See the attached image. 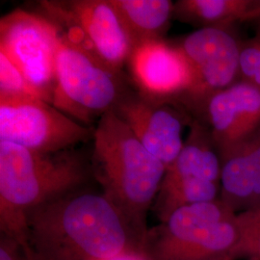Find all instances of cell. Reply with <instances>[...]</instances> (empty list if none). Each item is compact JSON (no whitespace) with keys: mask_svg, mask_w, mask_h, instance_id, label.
I'll return each instance as SVG.
<instances>
[{"mask_svg":"<svg viewBox=\"0 0 260 260\" xmlns=\"http://www.w3.org/2000/svg\"><path fill=\"white\" fill-rule=\"evenodd\" d=\"M36 260H103L145 246L124 214L83 187L41 205L28 217Z\"/></svg>","mask_w":260,"mask_h":260,"instance_id":"6da1fadb","label":"cell"},{"mask_svg":"<svg viewBox=\"0 0 260 260\" xmlns=\"http://www.w3.org/2000/svg\"><path fill=\"white\" fill-rule=\"evenodd\" d=\"M93 176L90 159L71 149L56 153L35 152L0 142L1 234L19 243L36 260L28 237V217L38 207L82 188Z\"/></svg>","mask_w":260,"mask_h":260,"instance_id":"7a4b0ae2","label":"cell"},{"mask_svg":"<svg viewBox=\"0 0 260 260\" xmlns=\"http://www.w3.org/2000/svg\"><path fill=\"white\" fill-rule=\"evenodd\" d=\"M90 158L93 177L145 241L147 215L157 197L166 166L146 149L132 131L107 112L96 122Z\"/></svg>","mask_w":260,"mask_h":260,"instance_id":"3957f363","label":"cell"},{"mask_svg":"<svg viewBox=\"0 0 260 260\" xmlns=\"http://www.w3.org/2000/svg\"><path fill=\"white\" fill-rule=\"evenodd\" d=\"M238 237L237 214L218 199L174 211L149 231L145 249L152 260H233Z\"/></svg>","mask_w":260,"mask_h":260,"instance_id":"277c9868","label":"cell"},{"mask_svg":"<svg viewBox=\"0 0 260 260\" xmlns=\"http://www.w3.org/2000/svg\"><path fill=\"white\" fill-rule=\"evenodd\" d=\"M129 88L124 74L109 69L60 32L54 107L86 126H93L113 111Z\"/></svg>","mask_w":260,"mask_h":260,"instance_id":"5b68a950","label":"cell"},{"mask_svg":"<svg viewBox=\"0 0 260 260\" xmlns=\"http://www.w3.org/2000/svg\"><path fill=\"white\" fill-rule=\"evenodd\" d=\"M39 7L71 42L123 74L134 44L111 0H44Z\"/></svg>","mask_w":260,"mask_h":260,"instance_id":"8992f818","label":"cell"},{"mask_svg":"<svg viewBox=\"0 0 260 260\" xmlns=\"http://www.w3.org/2000/svg\"><path fill=\"white\" fill-rule=\"evenodd\" d=\"M94 130L45 101L0 95V142L56 153L93 140Z\"/></svg>","mask_w":260,"mask_h":260,"instance_id":"52a82bcc","label":"cell"},{"mask_svg":"<svg viewBox=\"0 0 260 260\" xmlns=\"http://www.w3.org/2000/svg\"><path fill=\"white\" fill-rule=\"evenodd\" d=\"M59 38V29L41 13L15 10L0 20V51L50 104L55 90Z\"/></svg>","mask_w":260,"mask_h":260,"instance_id":"ba28073f","label":"cell"},{"mask_svg":"<svg viewBox=\"0 0 260 260\" xmlns=\"http://www.w3.org/2000/svg\"><path fill=\"white\" fill-rule=\"evenodd\" d=\"M177 44L193 74L183 106L196 118L212 94L240 79L242 41L233 28H200Z\"/></svg>","mask_w":260,"mask_h":260,"instance_id":"9c48e42d","label":"cell"},{"mask_svg":"<svg viewBox=\"0 0 260 260\" xmlns=\"http://www.w3.org/2000/svg\"><path fill=\"white\" fill-rule=\"evenodd\" d=\"M113 112L167 169L183 148V131L194 117L180 103L150 99L129 88Z\"/></svg>","mask_w":260,"mask_h":260,"instance_id":"30bf717a","label":"cell"},{"mask_svg":"<svg viewBox=\"0 0 260 260\" xmlns=\"http://www.w3.org/2000/svg\"><path fill=\"white\" fill-rule=\"evenodd\" d=\"M127 66L139 93L183 105L192 88L193 74L177 43L165 39L143 43L134 47Z\"/></svg>","mask_w":260,"mask_h":260,"instance_id":"8fae6325","label":"cell"},{"mask_svg":"<svg viewBox=\"0 0 260 260\" xmlns=\"http://www.w3.org/2000/svg\"><path fill=\"white\" fill-rule=\"evenodd\" d=\"M195 119L207 126L221 155L260 129V87L239 79L212 94Z\"/></svg>","mask_w":260,"mask_h":260,"instance_id":"7c38bea8","label":"cell"},{"mask_svg":"<svg viewBox=\"0 0 260 260\" xmlns=\"http://www.w3.org/2000/svg\"><path fill=\"white\" fill-rule=\"evenodd\" d=\"M220 156V200L236 214L259 206L260 129Z\"/></svg>","mask_w":260,"mask_h":260,"instance_id":"4fadbf2b","label":"cell"},{"mask_svg":"<svg viewBox=\"0 0 260 260\" xmlns=\"http://www.w3.org/2000/svg\"><path fill=\"white\" fill-rule=\"evenodd\" d=\"M260 18V0H178L174 19L200 28H233Z\"/></svg>","mask_w":260,"mask_h":260,"instance_id":"5bb4252c","label":"cell"},{"mask_svg":"<svg viewBox=\"0 0 260 260\" xmlns=\"http://www.w3.org/2000/svg\"><path fill=\"white\" fill-rule=\"evenodd\" d=\"M129 32L134 47L164 40L174 19L171 0H111Z\"/></svg>","mask_w":260,"mask_h":260,"instance_id":"9a60e30c","label":"cell"},{"mask_svg":"<svg viewBox=\"0 0 260 260\" xmlns=\"http://www.w3.org/2000/svg\"><path fill=\"white\" fill-rule=\"evenodd\" d=\"M238 242L233 251V258L249 257L260 260V205L237 214Z\"/></svg>","mask_w":260,"mask_h":260,"instance_id":"2e32d148","label":"cell"},{"mask_svg":"<svg viewBox=\"0 0 260 260\" xmlns=\"http://www.w3.org/2000/svg\"><path fill=\"white\" fill-rule=\"evenodd\" d=\"M0 95L29 98L45 101L42 94L14 65L9 58L0 51ZM46 102V101H45Z\"/></svg>","mask_w":260,"mask_h":260,"instance_id":"e0dca14e","label":"cell"},{"mask_svg":"<svg viewBox=\"0 0 260 260\" xmlns=\"http://www.w3.org/2000/svg\"><path fill=\"white\" fill-rule=\"evenodd\" d=\"M240 79L260 87V31L242 41Z\"/></svg>","mask_w":260,"mask_h":260,"instance_id":"ac0fdd59","label":"cell"},{"mask_svg":"<svg viewBox=\"0 0 260 260\" xmlns=\"http://www.w3.org/2000/svg\"><path fill=\"white\" fill-rule=\"evenodd\" d=\"M0 260H31L18 242L1 234Z\"/></svg>","mask_w":260,"mask_h":260,"instance_id":"d6986e66","label":"cell"},{"mask_svg":"<svg viewBox=\"0 0 260 260\" xmlns=\"http://www.w3.org/2000/svg\"><path fill=\"white\" fill-rule=\"evenodd\" d=\"M103 260H152L145 246H139L129 249L111 258Z\"/></svg>","mask_w":260,"mask_h":260,"instance_id":"ffe728a7","label":"cell"},{"mask_svg":"<svg viewBox=\"0 0 260 260\" xmlns=\"http://www.w3.org/2000/svg\"><path fill=\"white\" fill-rule=\"evenodd\" d=\"M254 22H255V25H256V31H260V18L256 19Z\"/></svg>","mask_w":260,"mask_h":260,"instance_id":"44dd1931","label":"cell"},{"mask_svg":"<svg viewBox=\"0 0 260 260\" xmlns=\"http://www.w3.org/2000/svg\"><path fill=\"white\" fill-rule=\"evenodd\" d=\"M210 260H232L230 257H221V258H215V259Z\"/></svg>","mask_w":260,"mask_h":260,"instance_id":"7402d4cb","label":"cell"},{"mask_svg":"<svg viewBox=\"0 0 260 260\" xmlns=\"http://www.w3.org/2000/svg\"><path fill=\"white\" fill-rule=\"evenodd\" d=\"M251 260H259V259H251Z\"/></svg>","mask_w":260,"mask_h":260,"instance_id":"603a6c76","label":"cell"}]
</instances>
